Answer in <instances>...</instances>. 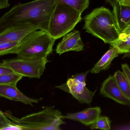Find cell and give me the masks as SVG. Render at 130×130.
Wrapping results in <instances>:
<instances>
[{
    "label": "cell",
    "mask_w": 130,
    "mask_h": 130,
    "mask_svg": "<svg viewBox=\"0 0 130 130\" xmlns=\"http://www.w3.org/2000/svg\"><path fill=\"white\" fill-rule=\"evenodd\" d=\"M105 1L109 3L113 7L115 5L117 4V0H105Z\"/></svg>",
    "instance_id": "obj_28"
},
{
    "label": "cell",
    "mask_w": 130,
    "mask_h": 130,
    "mask_svg": "<svg viewBox=\"0 0 130 130\" xmlns=\"http://www.w3.org/2000/svg\"><path fill=\"white\" fill-rule=\"evenodd\" d=\"M13 71L3 62L0 63V75L13 73Z\"/></svg>",
    "instance_id": "obj_23"
},
{
    "label": "cell",
    "mask_w": 130,
    "mask_h": 130,
    "mask_svg": "<svg viewBox=\"0 0 130 130\" xmlns=\"http://www.w3.org/2000/svg\"><path fill=\"white\" fill-rule=\"evenodd\" d=\"M23 77L22 76L15 73L0 75V85H17L18 82L22 79Z\"/></svg>",
    "instance_id": "obj_19"
},
{
    "label": "cell",
    "mask_w": 130,
    "mask_h": 130,
    "mask_svg": "<svg viewBox=\"0 0 130 130\" xmlns=\"http://www.w3.org/2000/svg\"><path fill=\"white\" fill-rule=\"evenodd\" d=\"M115 81L121 91L130 100V84L123 71L118 70L113 75Z\"/></svg>",
    "instance_id": "obj_15"
},
{
    "label": "cell",
    "mask_w": 130,
    "mask_h": 130,
    "mask_svg": "<svg viewBox=\"0 0 130 130\" xmlns=\"http://www.w3.org/2000/svg\"><path fill=\"white\" fill-rule=\"evenodd\" d=\"M8 118L20 126L23 130H59L60 126L66 123L64 115L61 111L54 109V106L46 107L39 112L21 118L12 115L10 111L5 113Z\"/></svg>",
    "instance_id": "obj_3"
},
{
    "label": "cell",
    "mask_w": 130,
    "mask_h": 130,
    "mask_svg": "<svg viewBox=\"0 0 130 130\" xmlns=\"http://www.w3.org/2000/svg\"><path fill=\"white\" fill-rule=\"evenodd\" d=\"M14 124L13 122L7 117L5 113L0 110V130H5L7 127Z\"/></svg>",
    "instance_id": "obj_21"
},
{
    "label": "cell",
    "mask_w": 130,
    "mask_h": 130,
    "mask_svg": "<svg viewBox=\"0 0 130 130\" xmlns=\"http://www.w3.org/2000/svg\"><path fill=\"white\" fill-rule=\"evenodd\" d=\"M130 58V52L124 54L123 58Z\"/></svg>",
    "instance_id": "obj_29"
},
{
    "label": "cell",
    "mask_w": 130,
    "mask_h": 130,
    "mask_svg": "<svg viewBox=\"0 0 130 130\" xmlns=\"http://www.w3.org/2000/svg\"><path fill=\"white\" fill-rule=\"evenodd\" d=\"M39 30V27L30 23H19L0 32V42H20L30 33Z\"/></svg>",
    "instance_id": "obj_8"
},
{
    "label": "cell",
    "mask_w": 130,
    "mask_h": 130,
    "mask_svg": "<svg viewBox=\"0 0 130 130\" xmlns=\"http://www.w3.org/2000/svg\"><path fill=\"white\" fill-rule=\"evenodd\" d=\"M56 40L47 31L40 30L34 31L21 41L16 54L17 57L47 58L52 52Z\"/></svg>",
    "instance_id": "obj_4"
},
{
    "label": "cell",
    "mask_w": 130,
    "mask_h": 130,
    "mask_svg": "<svg viewBox=\"0 0 130 130\" xmlns=\"http://www.w3.org/2000/svg\"><path fill=\"white\" fill-rule=\"evenodd\" d=\"M101 107H95L87 108L79 112L67 114L66 116H64V118L89 126L93 124L101 116Z\"/></svg>",
    "instance_id": "obj_11"
},
{
    "label": "cell",
    "mask_w": 130,
    "mask_h": 130,
    "mask_svg": "<svg viewBox=\"0 0 130 130\" xmlns=\"http://www.w3.org/2000/svg\"><path fill=\"white\" fill-rule=\"evenodd\" d=\"M117 1H118V0H117Z\"/></svg>",
    "instance_id": "obj_31"
},
{
    "label": "cell",
    "mask_w": 130,
    "mask_h": 130,
    "mask_svg": "<svg viewBox=\"0 0 130 130\" xmlns=\"http://www.w3.org/2000/svg\"><path fill=\"white\" fill-rule=\"evenodd\" d=\"M91 71V70H89L86 73H82L76 74L75 75L73 76L71 78L74 79L81 83H86L87 75Z\"/></svg>",
    "instance_id": "obj_22"
},
{
    "label": "cell",
    "mask_w": 130,
    "mask_h": 130,
    "mask_svg": "<svg viewBox=\"0 0 130 130\" xmlns=\"http://www.w3.org/2000/svg\"><path fill=\"white\" fill-rule=\"evenodd\" d=\"M112 7L118 25L121 32L130 21V7L122 6L117 2Z\"/></svg>",
    "instance_id": "obj_14"
},
{
    "label": "cell",
    "mask_w": 130,
    "mask_h": 130,
    "mask_svg": "<svg viewBox=\"0 0 130 130\" xmlns=\"http://www.w3.org/2000/svg\"><path fill=\"white\" fill-rule=\"evenodd\" d=\"M47 58H23L5 60L2 62L10 68L14 72L30 78L40 79L45 71Z\"/></svg>",
    "instance_id": "obj_6"
},
{
    "label": "cell",
    "mask_w": 130,
    "mask_h": 130,
    "mask_svg": "<svg viewBox=\"0 0 130 130\" xmlns=\"http://www.w3.org/2000/svg\"><path fill=\"white\" fill-rule=\"evenodd\" d=\"M100 94L117 103L130 107V100L123 94L118 87L113 75H110L104 81L100 89Z\"/></svg>",
    "instance_id": "obj_9"
},
{
    "label": "cell",
    "mask_w": 130,
    "mask_h": 130,
    "mask_svg": "<svg viewBox=\"0 0 130 130\" xmlns=\"http://www.w3.org/2000/svg\"><path fill=\"white\" fill-rule=\"evenodd\" d=\"M86 32L110 44L119 39L121 31L113 11L104 7L94 9L84 17Z\"/></svg>",
    "instance_id": "obj_2"
},
{
    "label": "cell",
    "mask_w": 130,
    "mask_h": 130,
    "mask_svg": "<svg viewBox=\"0 0 130 130\" xmlns=\"http://www.w3.org/2000/svg\"><path fill=\"white\" fill-rule=\"evenodd\" d=\"M122 71L125 74L130 84V68L127 63H123L121 65Z\"/></svg>",
    "instance_id": "obj_24"
},
{
    "label": "cell",
    "mask_w": 130,
    "mask_h": 130,
    "mask_svg": "<svg viewBox=\"0 0 130 130\" xmlns=\"http://www.w3.org/2000/svg\"><path fill=\"white\" fill-rule=\"evenodd\" d=\"M84 47L80 32L78 31L74 30L63 36L61 41L57 46L56 52L61 55L70 51L79 52L83 50Z\"/></svg>",
    "instance_id": "obj_10"
},
{
    "label": "cell",
    "mask_w": 130,
    "mask_h": 130,
    "mask_svg": "<svg viewBox=\"0 0 130 130\" xmlns=\"http://www.w3.org/2000/svg\"><path fill=\"white\" fill-rule=\"evenodd\" d=\"M82 20L80 12L67 5L58 3L51 16L47 32L58 39L72 30Z\"/></svg>",
    "instance_id": "obj_5"
},
{
    "label": "cell",
    "mask_w": 130,
    "mask_h": 130,
    "mask_svg": "<svg viewBox=\"0 0 130 130\" xmlns=\"http://www.w3.org/2000/svg\"><path fill=\"white\" fill-rule=\"evenodd\" d=\"M0 97L32 106L34 103L39 102L37 99L31 98L24 94L18 90L17 85H0Z\"/></svg>",
    "instance_id": "obj_12"
},
{
    "label": "cell",
    "mask_w": 130,
    "mask_h": 130,
    "mask_svg": "<svg viewBox=\"0 0 130 130\" xmlns=\"http://www.w3.org/2000/svg\"><path fill=\"white\" fill-rule=\"evenodd\" d=\"M111 121L108 117L101 116L90 126V129L91 130H110L111 129Z\"/></svg>",
    "instance_id": "obj_20"
},
{
    "label": "cell",
    "mask_w": 130,
    "mask_h": 130,
    "mask_svg": "<svg viewBox=\"0 0 130 130\" xmlns=\"http://www.w3.org/2000/svg\"><path fill=\"white\" fill-rule=\"evenodd\" d=\"M130 34V24L125 27L121 32L119 39H122Z\"/></svg>",
    "instance_id": "obj_25"
},
{
    "label": "cell",
    "mask_w": 130,
    "mask_h": 130,
    "mask_svg": "<svg viewBox=\"0 0 130 130\" xmlns=\"http://www.w3.org/2000/svg\"><path fill=\"white\" fill-rule=\"evenodd\" d=\"M130 21H129V22H128V23H127V24L126 26H128V25H130Z\"/></svg>",
    "instance_id": "obj_30"
},
{
    "label": "cell",
    "mask_w": 130,
    "mask_h": 130,
    "mask_svg": "<svg viewBox=\"0 0 130 130\" xmlns=\"http://www.w3.org/2000/svg\"><path fill=\"white\" fill-rule=\"evenodd\" d=\"M9 6V0H0V9L7 8Z\"/></svg>",
    "instance_id": "obj_26"
},
{
    "label": "cell",
    "mask_w": 130,
    "mask_h": 130,
    "mask_svg": "<svg viewBox=\"0 0 130 130\" xmlns=\"http://www.w3.org/2000/svg\"><path fill=\"white\" fill-rule=\"evenodd\" d=\"M86 83H82L73 78L67 79L65 84L56 88L69 93L82 104H91L96 92L91 91L86 87Z\"/></svg>",
    "instance_id": "obj_7"
},
{
    "label": "cell",
    "mask_w": 130,
    "mask_h": 130,
    "mask_svg": "<svg viewBox=\"0 0 130 130\" xmlns=\"http://www.w3.org/2000/svg\"><path fill=\"white\" fill-rule=\"evenodd\" d=\"M58 0H35L16 5L0 18V32L19 23H30L48 31L53 12Z\"/></svg>",
    "instance_id": "obj_1"
},
{
    "label": "cell",
    "mask_w": 130,
    "mask_h": 130,
    "mask_svg": "<svg viewBox=\"0 0 130 130\" xmlns=\"http://www.w3.org/2000/svg\"><path fill=\"white\" fill-rule=\"evenodd\" d=\"M20 42H0V56L9 54H17Z\"/></svg>",
    "instance_id": "obj_18"
},
{
    "label": "cell",
    "mask_w": 130,
    "mask_h": 130,
    "mask_svg": "<svg viewBox=\"0 0 130 130\" xmlns=\"http://www.w3.org/2000/svg\"><path fill=\"white\" fill-rule=\"evenodd\" d=\"M58 3L69 5L82 14L88 7L89 0H58Z\"/></svg>",
    "instance_id": "obj_16"
},
{
    "label": "cell",
    "mask_w": 130,
    "mask_h": 130,
    "mask_svg": "<svg viewBox=\"0 0 130 130\" xmlns=\"http://www.w3.org/2000/svg\"><path fill=\"white\" fill-rule=\"evenodd\" d=\"M117 2L122 6L130 7V0H118Z\"/></svg>",
    "instance_id": "obj_27"
},
{
    "label": "cell",
    "mask_w": 130,
    "mask_h": 130,
    "mask_svg": "<svg viewBox=\"0 0 130 130\" xmlns=\"http://www.w3.org/2000/svg\"><path fill=\"white\" fill-rule=\"evenodd\" d=\"M111 46L91 69V73L98 74L101 71L107 70L110 67L113 60L119 56L117 48L115 47Z\"/></svg>",
    "instance_id": "obj_13"
},
{
    "label": "cell",
    "mask_w": 130,
    "mask_h": 130,
    "mask_svg": "<svg viewBox=\"0 0 130 130\" xmlns=\"http://www.w3.org/2000/svg\"><path fill=\"white\" fill-rule=\"evenodd\" d=\"M118 49L119 54H125L130 52V34L122 39H118L110 44Z\"/></svg>",
    "instance_id": "obj_17"
}]
</instances>
